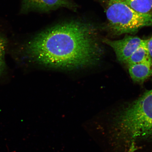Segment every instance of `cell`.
<instances>
[{"mask_svg": "<svg viewBox=\"0 0 152 152\" xmlns=\"http://www.w3.org/2000/svg\"><path fill=\"white\" fill-rule=\"evenodd\" d=\"M96 29L86 22L73 20L57 25L38 34L26 45L28 56L54 68L81 67L96 62L100 51Z\"/></svg>", "mask_w": 152, "mask_h": 152, "instance_id": "6da1fadb", "label": "cell"}, {"mask_svg": "<svg viewBox=\"0 0 152 152\" xmlns=\"http://www.w3.org/2000/svg\"><path fill=\"white\" fill-rule=\"evenodd\" d=\"M115 138L126 142L152 138V89L121 110L114 118Z\"/></svg>", "mask_w": 152, "mask_h": 152, "instance_id": "7a4b0ae2", "label": "cell"}, {"mask_svg": "<svg viewBox=\"0 0 152 152\" xmlns=\"http://www.w3.org/2000/svg\"><path fill=\"white\" fill-rule=\"evenodd\" d=\"M109 29L115 35L134 34L152 26V16L140 14L122 0H104Z\"/></svg>", "mask_w": 152, "mask_h": 152, "instance_id": "3957f363", "label": "cell"}, {"mask_svg": "<svg viewBox=\"0 0 152 152\" xmlns=\"http://www.w3.org/2000/svg\"><path fill=\"white\" fill-rule=\"evenodd\" d=\"M145 41L138 37L126 35L118 40L104 39L103 42L113 49L119 61L125 63Z\"/></svg>", "mask_w": 152, "mask_h": 152, "instance_id": "277c9868", "label": "cell"}, {"mask_svg": "<svg viewBox=\"0 0 152 152\" xmlns=\"http://www.w3.org/2000/svg\"><path fill=\"white\" fill-rule=\"evenodd\" d=\"M25 7L28 9L41 11H49L64 7L75 9L71 0H25Z\"/></svg>", "mask_w": 152, "mask_h": 152, "instance_id": "5b68a950", "label": "cell"}, {"mask_svg": "<svg viewBox=\"0 0 152 152\" xmlns=\"http://www.w3.org/2000/svg\"><path fill=\"white\" fill-rule=\"evenodd\" d=\"M129 71L133 81L143 82L152 75V60L129 65Z\"/></svg>", "mask_w": 152, "mask_h": 152, "instance_id": "8992f818", "label": "cell"}, {"mask_svg": "<svg viewBox=\"0 0 152 152\" xmlns=\"http://www.w3.org/2000/svg\"><path fill=\"white\" fill-rule=\"evenodd\" d=\"M136 12L152 16V0H122Z\"/></svg>", "mask_w": 152, "mask_h": 152, "instance_id": "52a82bcc", "label": "cell"}, {"mask_svg": "<svg viewBox=\"0 0 152 152\" xmlns=\"http://www.w3.org/2000/svg\"><path fill=\"white\" fill-rule=\"evenodd\" d=\"M151 60L145 42L133 53L126 62L129 66L142 63Z\"/></svg>", "mask_w": 152, "mask_h": 152, "instance_id": "ba28073f", "label": "cell"}, {"mask_svg": "<svg viewBox=\"0 0 152 152\" xmlns=\"http://www.w3.org/2000/svg\"><path fill=\"white\" fill-rule=\"evenodd\" d=\"M7 44L6 40L0 37V76L3 73L5 69V56Z\"/></svg>", "mask_w": 152, "mask_h": 152, "instance_id": "9c48e42d", "label": "cell"}, {"mask_svg": "<svg viewBox=\"0 0 152 152\" xmlns=\"http://www.w3.org/2000/svg\"><path fill=\"white\" fill-rule=\"evenodd\" d=\"M146 45L150 58L152 60V35L149 39H146Z\"/></svg>", "mask_w": 152, "mask_h": 152, "instance_id": "30bf717a", "label": "cell"}]
</instances>
